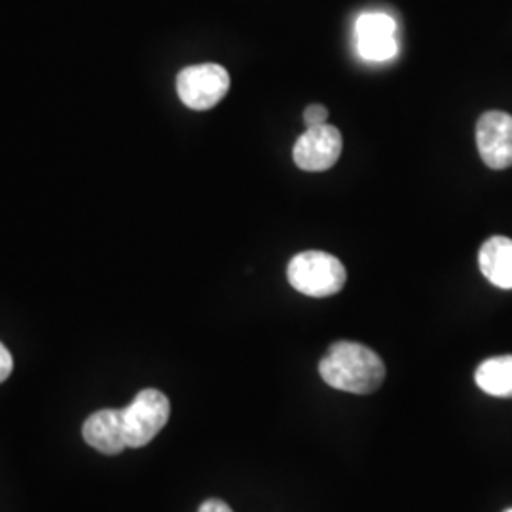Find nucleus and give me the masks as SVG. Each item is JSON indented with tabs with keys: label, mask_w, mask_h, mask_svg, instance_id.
<instances>
[{
	"label": "nucleus",
	"mask_w": 512,
	"mask_h": 512,
	"mask_svg": "<svg viewBox=\"0 0 512 512\" xmlns=\"http://www.w3.org/2000/svg\"><path fill=\"white\" fill-rule=\"evenodd\" d=\"M84 440L105 456H118L128 446L122 431V410L107 408L92 414L82 427Z\"/></svg>",
	"instance_id": "obj_7"
},
{
	"label": "nucleus",
	"mask_w": 512,
	"mask_h": 512,
	"mask_svg": "<svg viewBox=\"0 0 512 512\" xmlns=\"http://www.w3.org/2000/svg\"><path fill=\"white\" fill-rule=\"evenodd\" d=\"M329 120V109L323 105H310L308 109L304 110V122L308 128H317L327 124Z\"/></svg>",
	"instance_id": "obj_12"
},
{
	"label": "nucleus",
	"mask_w": 512,
	"mask_h": 512,
	"mask_svg": "<svg viewBox=\"0 0 512 512\" xmlns=\"http://www.w3.org/2000/svg\"><path fill=\"white\" fill-rule=\"evenodd\" d=\"M397 23L395 19L382 12H368L357 19L355 23V37H395Z\"/></svg>",
	"instance_id": "obj_10"
},
{
	"label": "nucleus",
	"mask_w": 512,
	"mask_h": 512,
	"mask_svg": "<svg viewBox=\"0 0 512 512\" xmlns=\"http://www.w3.org/2000/svg\"><path fill=\"white\" fill-rule=\"evenodd\" d=\"M319 374L338 391L370 395L384 384L385 365L376 351L363 344L334 342L319 361Z\"/></svg>",
	"instance_id": "obj_1"
},
{
	"label": "nucleus",
	"mask_w": 512,
	"mask_h": 512,
	"mask_svg": "<svg viewBox=\"0 0 512 512\" xmlns=\"http://www.w3.org/2000/svg\"><path fill=\"white\" fill-rule=\"evenodd\" d=\"M357 50L366 61L384 63L399 52L397 37L357 38Z\"/></svg>",
	"instance_id": "obj_11"
},
{
	"label": "nucleus",
	"mask_w": 512,
	"mask_h": 512,
	"mask_svg": "<svg viewBox=\"0 0 512 512\" xmlns=\"http://www.w3.org/2000/svg\"><path fill=\"white\" fill-rule=\"evenodd\" d=\"M287 277L298 293L327 298L344 289L348 274L336 256L323 251H304L289 262Z\"/></svg>",
	"instance_id": "obj_2"
},
{
	"label": "nucleus",
	"mask_w": 512,
	"mask_h": 512,
	"mask_svg": "<svg viewBox=\"0 0 512 512\" xmlns=\"http://www.w3.org/2000/svg\"><path fill=\"white\" fill-rule=\"evenodd\" d=\"M198 512H234L230 509L228 503L220 501V499H207L205 503H202V507L198 509Z\"/></svg>",
	"instance_id": "obj_14"
},
{
	"label": "nucleus",
	"mask_w": 512,
	"mask_h": 512,
	"mask_svg": "<svg viewBox=\"0 0 512 512\" xmlns=\"http://www.w3.org/2000/svg\"><path fill=\"white\" fill-rule=\"evenodd\" d=\"M340 154L342 133L329 124L306 129L293 148L294 164L310 173L327 171L340 160Z\"/></svg>",
	"instance_id": "obj_6"
},
{
	"label": "nucleus",
	"mask_w": 512,
	"mask_h": 512,
	"mask_svg": "<svg viewBox=\"0 0 512 512\" xmlns=\"http://www.w3.org/2000/svg\"><path fill=\"white\" fill-rule=\"evenodd\" d=\"M14 370V359L10 355V351L0 342V384L8 380V376Z\"/></svg>",
	"instance_id": "obj_13"
},
{
	"label": "nucleus",
	"mask_w": 512,
	"mask_h": 512,
	"mask_svg": "<svg viewBox=\"0 0 512 512\" xmlns=\"http://www.w3.org/2000/svg\"><path fill=\"white\" fill-rule=\"evenodd\" d=\"M475 380L484 393L501 399H512V355L486 359L476 368Z\"/></svg>",
	"instance_id": "obj_9"
},
{
	"label": "nucleus",
	"mask_w": 512,
	"mask_h": 512,
	"mask_svg": "<svg viewBox=\"0 0 512 512\" xmlns=\"http://www.w3.org/2000/svg\"><path fill=\"white\" fill-rule=\"evenodd\" d=\"M476 147L490 169L512 165V116L501 110L484 112L476 124Z\"/></svg>",
	"instance_id": "obj_5"
},
{
	"label": "nucleus",
	"mask_w": 512,
	"mask_h": 512,
	"mask_svg": "<svg viewBox=\"0 0 512 512\" xmlns=\"http://www.w3.org/2000/svg\"><path fill=\"white\" fill-rule=\"evenodd\" d=\"M480 272L499 289H512V239L490 238L478 253Z\"/></svg>",
	"instance_id": "obj_8"
},
{
	"label": "nucleus",
	"mask_w": 512,
	"mask_h": 512,
	"mask_svg": "<svg viewBox=\"0 0 512 512\" xmlns=\"http://www.w3.org/2000/svg\"><path fill=\"white\" fill-rule=\"evenodd\" d=\"M171 416V404L162 391L143 389L122 408V431L128 448H143L162 431Z\"/></svg>",
	"instance_id": "obj_3"
},
{
	"label": "nucleus",
	"mask_w": 512,
	"mask_h": 512,
	"mask_svg": "<svg viewBox=\"0 0 512 512\" xmlns=\"http://www.w3.org/2000/svg\"><path fill=\"white\" fill-rule=\"evenodd\" d=\"M505 512H512V509H509V511H505Z\"/></svg>",
	"instance_id": "obj_15"
},
{
	"label": "nucleus",
	"mask_w": 512,
	"mask_h": 512,
	"mask_svg": "<svg viewBox=\"0 0 512 512\" xmlns=\"http://www.w3.org/2000/svg\"><path fill=\"white\" fill-rule=\"evenodd\" d=\"M230 90V74L217 63L183 69L177 76V93L192 110H209L219 105Z\"/></svg>",
	"instance_id": "obj_4"
}]
</instances>
